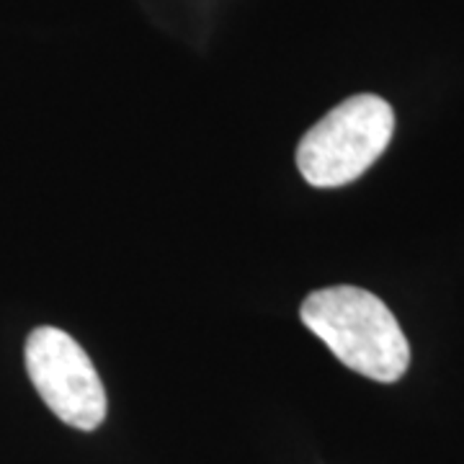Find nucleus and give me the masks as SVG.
Listing matches in <instances>:
<instances>
[{
    "label": "nucleus",
    "mask_w": 464,
    "mask_h": 464,
    "mask_svg": "<svg viewBox=\"0 0 464 464\" xmlns=\"http://www.w3.org/2000/svg\"><path fill=\"white\" fill-rule=\"evenodd\" d=\"M299 317L351 372L384 384L408 372L405 333L390 307L362 286L317 289L302 302Z\"/></svg>",
    "instance_id": "nucleus-1"
},
{
    "label": "nucleus",
    "mask_w": 464,
    "mask_h": 464,
    "mask_svg": "<svg viewBox=\"0 0 464 464\" xmlns=\"http://www.w3.org/2000/svg\"><path fill=\"white\" fill-rule=\"evenodd\" d=\"M26 372L52 413L78 431H96L106 418V390L93 362L70 333L42 325L26 338Z\"/></svg>",
    "instance_id": "nucleus-3"
},
{
    "label": "nucleus",
    "mask_w": 464,
    "mask_h": 464,
    "mask_svg": "<svg viewBox=\"0 0 464 464\" xmlns=\"http://www.w3.org/2000/svg\"><path fill=\"white\" fill-rule=\"evenodd\" d=\"M395 132L392 106L374 93H359L323 116L297 148L304 181L338 188L364 176L387 150Z\"/></svg>",
    "instance_id": "nucleus-2"
}]
</instances>
